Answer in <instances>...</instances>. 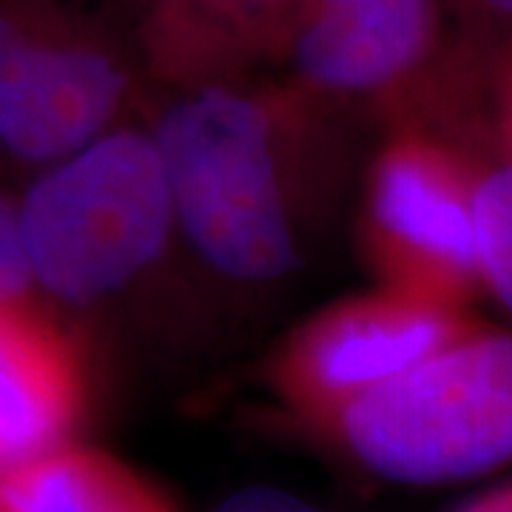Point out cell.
<instances>
[{
    "label": "cell",
    "mask_w": 512,
    "mask_h": 512,
    "mask_svg": "<svg viewBox=\"0 0 512 512\" xmlns=\"http://www.w3.org/2000/svg\"><path fill=\"white\" fill-rule=\"evenodd\" d=\"M476 183L456 151L421 134L382 148L367 180L365 234L387 288L456 308L481 288Z\"/></svg>",
    "instance_id": "cell-5"
},
{
    "label": "cell",
    "mask_w": 512,
    "mask_h": 512,
    "mask_svg": "<svg viewBox=\"0 0 512 512\" xmlns=\"http://www.w3.org/2000/svg\"><path fill=\"white\" fill-rule=\"evenodd\" d=\"M15 208L32 285L72 305L123 291L177 231L154 137L137 128L49 163Z\"/></svg>",
    "instance_id": "cell-2"
},
{
    "label": "cell",
    "mask_w": 512,
    "mask_h": 512,
    "mask_svg": "<svg viewBox=\"0 0 512 512\" xmlns=\"http://www.w3.org/2000/svg\"><path fill=\"white\" fill-rule=\"evenodd\" d=\"M439 37L441 0H296L276 49L302 86L356 97L407 83Z\"/></svg>",
    "instance_id": "cell-7"
},
{
    "label": "cell",
    "mask_w": 512,
    "mask_h": 512,
    "mask_svg": "<svg viewBox=\"0 0 512 512\" xmlns=\"http://www.w3.org/2000/svg\"><path fill=\"white\" fill-rule=\"evenodd\" d=\"M214 512H328L325 507L313 504L302 495L282 490V487H268L256 484L231 493Z\"/></svg>",
    "instance_id": "cell-13"
},
{
    "label": "cell",
    "mask_w": 512,
    "mask_h": 512,
    "mask_svg": "<svg viewBox=\"0 0 512 512\" xmlns=\"http://www.w3.org/2000/svg\"><path fill=\"white\" fill-rule=\"evenodd\" d=\"M0 512H180L160 484L94 447L60 444L0 473Z\"/></svg>",
    "instance_id": "cell-9"
},
{
    "label": "cell",
    "mask_w": 512,
    "mask_h": 512,
    "mask_svg": "<svg viewBox=\"0 0 512 512\" xmlns=\"http://www.w3.org/2000/svg\"><path fill=\"white\" fill-rule=\"evenodd\" d=\"M504 137H507V146H510L512 157V66L510 74H507V86H504Z\"/></svg>",
    "instance_id": "cell-16"
},
{
    "label": "cell",
    "mask_w": 512,
    "mask_h": 512,
    "mask_svg": "<svg viewBox=\"0 0 512 512\" xmlns=\"http://www.w3.org/2000/svg\"><path fill=\"white\" fill-rule=\"evenodd\" d=\"M83 404L72 345L26 302L0 305V473L69 444Z\"/></svg>",
    "instance_id": "cell-8"
},
{
    "label": "cell",
    "mask_w": 512,
    "mask_h": 512,
    "mask_svg": "<svg viewBox=\"0 0 512 512\" xmlns=\"http://www.w3.org/2000/svg\"><path fill=\"white\" fill-rule=\"evenodd\" d=\"M458 512H512V487H501L493 493L478 495Z\"/></svg>",
    "instance_id": "cell-14"
},
{
    "label": "cell",
    "mask_w": 512,
    "mask_h": 512,
    "mask_svg": "<svg viewBox=\"0 0 512 512\" xmlns=\"http://www.w3.org/2000/svg\"><path fill=\"white\" fill-rule=\"evenodd\" d=\"M131 89L120 40L63 0H18L0 57V146L49 165L97 140Z\"/></svg>",
    "instance_id": "cell-4"
},
{
    "label": "cell",
    "mask_w": 512,
    "mask_h": 512,
    "mask_svg": "<svg viewBox=\"0 0 512 512\" xmlns=\"http://www.w3.org/2000/svg\"><path fill=\"white\" fill-rule=\"evenodd\" d=\"M151 137L174 228L217 274L274 282L299 271L302 222L279 109L205 83L174 100Z\"/></svg>",
    "instance_id": "cell-1"
},
{
    "label": "cell",
    "mask_w": 512,
    "mask_h": 512,
    "mask_svg": "<svg viewBox=\"0 0 512 512\" xmlns=\"http://www.w3.org/2000/svg\"><path fill=\"white\" fill-rule=\"evenodd\" d=\"M367 473L436 487L512 464V333L473 328L328 421Z\"/></svg>",
    "instance_id": "cell-3"
},
{
    "label": "cell",
    "mask_w": 512,
    "mask_h": 512,
    "mask_svg": "<svg viewBox=\"0 0 512 512\" xmlns=\"http://www.w3.org/2000/svg\"><path fill=\"white\" fill-rule=\"evenodd\" d=\"M476 328L464 308L387 288L348 299L296 333L276 367L282 399L325 424L356 396L424 362Z\"/></svg>",
    "instance_id": "cell-6"
},
{
    "label": "cell",
    "mask_w": 512,
    "mask_h": 512,
    "mask_svg": "<svg viewBox=\"0 0 512 512\" xmlns=\"http://www.w3.org/2000/svg\"><path fill=\"white\" fill-rule=\"evenodd\" d=\"M29 288L32 274L20 242L18 208L12 202L0 200V305L26 302Z\"/></svg>",
    "instance_id": "cell-12"
},
{
    "label": "cell",
    "mask_w": 512,
    "mask_h": 512,
    "mask_svg": "<svg viewBox=\"0 0 512 512\" xmlns=\"http://www.w3.org/2000/svg\"><path fill=\"white\" fill-rule=\"evenodd\" d=\"M470 12L495 23H512V0H461Z\"/></svg>",
    "instance_id": "cell-15"
},
{
    "label": "cell",
    "mask_w": 512,
    "mask_h": 512,
    "mask_svg": "<svg viewBox=\"0 0 512 512\" xmlns=\"http://www.w3.org/2000/svg\"><path fill=\"white\" fill-rule=\"evenodd\" d=\"M476 248L481 288L512 316V157L478 174Z\"/></svg>",
    "instance_id": "cell-11"
},
{
    "label": "cell",
    "mask_w": 512,
    "mask_h": 512,
    "mask_svg": "<svg viewBox=\"0 0 512 512\" xmlns=\"http://www.w3.org/2000/svg\"><path fill=\"white\" fill-rule=\"evenodd\" d=\"M296 0H134L140 35L154 55L205 60L276 49Z\"/></svg>",
    "instance_id": "cell-10"
}]
</instances>
